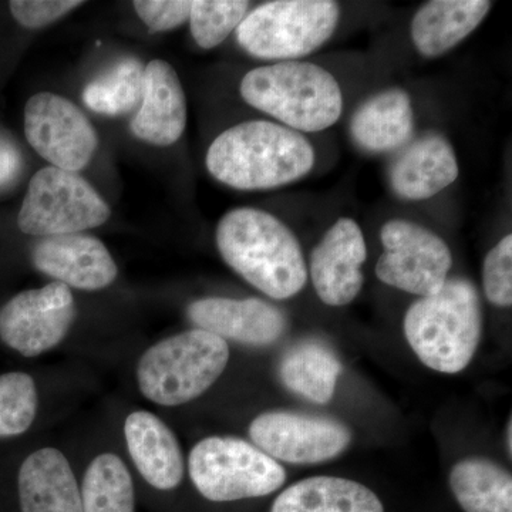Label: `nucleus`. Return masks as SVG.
<instances>
[{
  "mask_svg": "<svg viewBox=\"0 0 512 512\" xmlns=\"http://www.w3.org/2000/svg\"><path fill=\"white\" fill-rule=\"evenodd\" d=\"M315 150L298 131L272 121L228 128L208 148L212 177L237 190H271L311 173Z\"/></svg>",
  "mask_w": 512,
  "mask_h": 512,
  "instance_id": "f257e3e1",
  "label": "nucleus"
},
{
  "mask_svg": "<svg viewBox=\"0 0 512 512\" xmlns=\"http://www.w3.org/2000/svg\"><path fill=\"white\" fill-rule=\"evenodd\" d=\"M217 247L238 275L276 301L292 298L308 281L298 239L269 212L255 208L227 212L218 222Z\"/></svg>",
  "mask_w": 512,
  "mask_h": 512,
  "instance_id": "f03ea898",
  "label": "nucleus"
},
{
  "mask_svg": "<svg viewBox=\"0 0 512 512\" xmlns=\"http://www.w3.org/2000/svg\"><path fill=\"white\" fill-rule=\"evenodd\" d=\"M403 329L421 363L446 375L463 372L483 335V309L476 286L463 278L447 279L439 292L410 306Z\"/></svg>",
  "mask_w": 512,
  "mask_h": 512,
  "instance_id": "7ed1b4c3",
  "label": "nucleus"
},
{
  "mask_svg": "<svg viewBox=\"0 0 512 512\" xmlns=\"http://www.w3.org/2000/svg\"><path fill=\"white\" fill-rule=\"evenodd\" d=\"M241 96L249 106L298 133L326 130L342 116L339 83L313 63L291 60L256 67L242 79Z\"/></svg>",
  "mask_w": 512,
  "mask_h": 512,
  "instance_id": "20e7f679",
  "label": "nucleus"
},
{
  "mask_svg": "<svg viewBox=\"0 0 512 512\" xmlns=\"http://www.w3.org/2000/svg\"><path fill=\"white\" fill-rule=\"evenodd\" d=\"M229 360L224 339L191 329L161 340L141 356L137 382L141 393L161 406L197 399L220 379Z\"/></svg>",
  "mask_w": 512,
  "mask_h": 512,
  "instance_id": "39448f33",
  "label": "nucleus"
},
{
  "mask_svg": "<svg viewBox=\"0 0 512 512\" xmlns=\"http://www.w3.org/2000/svg\"><path fill=\"white\" fill-rule=\"evenodd\" d=\"M339 5L330 0H276L258 6L237 29L239 45L249 55L285 60L315 52L335 33Z\"/></svg>",
  "mask_w": 512,
  "mask_h": 512,
  "instance_id": "423d86ee",
  "label": "nucleus"
},
{
  "mask_svg": "<svg viewBox=\"0 0 512 512\" xmlns=\"http://www.w3.org/2000/svg\"><path fill=\"white\" fill-rule=\"evenodd\" d=\"M188 470L202 497L214 503L265 497L286 481L278 461L237 437L201 440L192 448Z\"/></svg>",
  "mask_w": 512,
  "mask_h": 512,
  "instance_id": "0eeeda50",
  "label": "nucleus"
},
{
  "mask_svg": "<svg viewBox=\"0 0 512 512\" xmlns=\"http://www.w3.org/2000/svg\"><path fill=\"white\" fill-rule=\"evenodd\" d=\"M110 215L107 202L84 178L47 167L30 180L18 225L23 234L57 237L100 227Z\"/></svg>",
  "mask_w": 512,
  "mask_h": 512,
  "instance_id": "6e6552de",
  "label": "nucleus"
},
{
  "mask_svg": "<svg viewBox=\"0 0 512 512\" xmlns=\"http://www.w3.org/2000/svg\"><path fill=\"white\" fill-rule=\"evenodd\" d=\"M380 239L384 251L376 275L383 284L420 298L446 284L453 256L439 235L410 221L393 220L383 225Z\"/></svg>",
  "mask_w": 512,
  "mask_h": 512,
  "instance_id": "1a4fd4ad",
  "label": "nucleus"
},
{
  "mask_svg": "<svg viewBox=\"0 0 512 512\" xmlns=\"http://www.w3.org/2000/svg\"><path fill=\"white\" fill-rule=\"evenodd\" d=\"M25 134L47 163L72 173L92 161L99 144L96 130L83 111L53 93L30 97L25 107Z\"/></svg>",
  "mask_w": 512,
  "mask_h": 512,
  "instance_id": "9d476101",
  "label": "nucleus"
},
{
  "mask_svg": "<svg viewBox=\"0 0 512 512\" xmlns=\"http://www.w3.org/2000/svg\"><path fill=\"white\" fill-rule=\"evenodd\" d=\"M249 436L259 450L276 461L319 464L349 447L352 434L345 424L328 417L275 410L259 414Z\"/></svg>",
  "mask_w": 512,
  "mask_h": 512,
  "instance_id": "9b49d317",
  "label": "nucleus"
},
{
  "mask_svg": "<svg viewBox=\"0 0 512 512\" xmlns=\"http://www.w3.org/2000/svg\"><path fill=\"white\" fill-rule=\"evenodd\" d=\"M76 318L69 286L52 282L20 292L0 309V339L25 357L59 345Z\"/></svg>",
  "mask_w": 512,
  "mask_h": 512,
  "instance_id": "f8f14e48",
  "label": "nucleus"
},
{
  "mask_svg": "<svg viewBox=\"0 0 512 512\" xmlns=\"http://www.w3.org/2000/svg\"><path fill=\"white\" fill-rule=\"evenodd\" d=\"M367 248L362 229L350 218H340L323 235L311 255V276L320 301L345 306L362 291V266Z\"/></svg>",
  "mask_w": 512,
  "mask_h": 512,
  "instance_id": "ddd939ff",
  "label": "nucleus"
},
{
  "mask_svg": "<svg viewBox=\"0 0 512 512\" xmlns=\"http://www.w3.org/2000/svg\"><path fill=\"white\" fill-rule=\"evenodd\" d=\"M188 318L197 329L225 342L234 340L251 346L272 345L288 328L281 309L256 298L200 299L188 306Z\"/></svg>",
  "mask_w": 512,
  "mask_h": 512,
  "instance_id": "4468645a",
  "label": "nucleus"
},
{
  "mask_svg": "<svg viewBox=\"0 0 512 512\" xmlns=\"http://www.w3.org/2000/svg\"><path fill=\"white\" fill-rule=\"evenodd\" d=\"M32 258L43 274L82 291L107 288L119 274L109 249L90 235L47 237L33 249Z\"/></svg>",
  "mask_w": 512,
  "mask_h": 512,
  "instance_id": "2eb2a0df",
  "label": "nucleus"
},
{
  "mask_svg": "<svg viewBox=\"0 0 512 512\" xmlns=\"http://www.w3.org/2000/svg\"><path fill=\"white\" fill-rule=\"evenodd\" d=\"M187 126V100L178 74L164 60H153L144 69V89L131 131L157 147L173 146Z\"/></svg>",
  "mask_w": 512,
  "mask_h": 512,
  "instance_id": "dca6fc26",
  "label": "nucleus"
},
{
  "mask_svg": "<svg viewBox=\"0 0 512 512\" xmlns=\"http://www.w3.org/2000/svg\"><path fill=\"white\" fill-rule=\"evenodd\" d=\"M458 161L453 147L440 134H426L404 148L389 171L393 191L403 200L434 197L457 180Z\"/></svg>",
  "mask_w": 512,
  "mask_h": 512,
  "instance_id": "f3484780",
  "label": "nucleus"
},
{
  "mask_svg": "<svg viewBox=\"0 0 512 512\" xmlns=\"http://www.w3.org/2000/svg\"><path fill=\"white\" fill-rule=\"evenodd\" d=\"M124 434L134 466L157 490H174L184 477V457L177 437L156 414L134 412L126 419Z\"/></svg>",
  "mask_w": 512,
  "mask_h": 512,
  "instance_id": "a211bd4d",
  "label": "nucleus"
},
{
  "mask_svg": "<svg viewBox=\"0 0 512 512\" xmlns=\"http://www.w3.org/2000/svg\"><path fill=\"white\" fill-rule=\"evenodd\" d=\"M18 487L22 512H82L79 484L56 448H42L23 461Z\"/></svg>",
  "mask_w": 512,
  "mask_h": 512,
  "instance_id": "6ab92c4d",
  "label": "nucleus"
},
{
  "mask_svg": "<svg viewBox=\"0 0 512 512\" xmlns=\"http://www.w3.org/2000/svg\"><path fill=\"white\" fill-rule=\"evenodd\" d=\"M414 113L409 94L387 89L367 99L353 114L350 133L369 153H390L413 136Z\"/></svg>",
  "mask_w": 512,
  "mask_h": 512,
  "instance_id": "aec40b11",
  "label": "nucleus"
},
{
  "mask_svg": "<svg viewBox=\"0 0 512 512\" xmlns=\"http://www.w3.org/2000/svg\"><path fill=\"white\" fill-rule=\"evenodd\" d=\"M493 3L484 0H433L421 6L412 22V39L421 56L437 57L474 32Z\"/></svg>",
  "mask_w": 512,
  "mask_h": 512,
  "instance_id": "412c9836",
  "label": "nucleus"
},
{
  "mask_svg": "<svg viewBox=\"0 0 512 512\" xmlns=\"http://www.w3.org/2000/svg\"><path fill=\"white\" fill-rule=\"evenodd\" d=\"M271 512H384V508L366 485L348 478L318 476L286 488Z\"/></svg>",
  "mask_w": 512,
  "mask_h": 512,
  "instance_id": "4be33fe9",
  "label": "nucleus"
},
{
  "mask_svg": "<svg viewBox=\"0 0 512 512\" xmlns=\"http://www.w3.org/2000/svg\"><path fill=\"white\" fill-rule=\"evenodd\" d=\"M342 373L336 353L319 340H303L285 353L279 366L282 383L309 402L326 404Z\"/></svg>",
  "mask_w": 512,
  "mask_h": 512,
  "instance_id": "5701e85b",
  "label": "nucleus"
},
{
  "mask_svg": "<svg viewBox=\"0 0 512 512\" xmlns=\"http://www.w3.org/2000/svg\"><path fill=\"white\" fill-rule=\"evenodd\" d=\"M451 491L466 512H512V477L487 458L471 457L451 468Z\"/></svg>",
  "mask_w": 512,
  "mask_h": 512,
  "instance_id": "b1692460",
  "label": "nucleus"
},
{
  "mask_svg": "<svg viewBox=\"0 0 512 512\" xmlns=\"http://www.w3.org/2000/svg\"><path fill=\"white\" fill-rule=\"evenodd\" d=\"M82 512H134L136 493L130 471L116 454L94 458L83 480Z\"/></svg>",
  "mask_w": 512,
  "mask_h": 512,
  "instance_id": "393cba45",
  "label": "nucleus"
},
{
  "mask_svg": "<svg viewBox=\"0 0 512 512\" xmlns=\"http://www.w3.org/2000/svg\"><path fill=\"white\" fill-rule=\"evenodd\" d=\"M144 69L138 60L126 59L87 84L83 101L90 110L120 116L137 109L144 89Z\"/></svg>",
  "mask_w": 512,
  "mask_h": 512,
  "instance_id": "a878e982",
  "label": "nucleus"
},
{
  "mask_svg": "<svg viewBox=\"0 0 512 512\" xmlns=\"http://www.w3.org/2000/svg\"><path fill=\"white\" fill-rule=\"evenodd\" d=\"M248 2L242 0H197L191 2L192 37L202 49L221 45L247 16Z\"/></svg>",
  "mask_w": 512,
  "mask_h": 512,
  "instance_id": "bb28decb",
  "label": "nucleus"
},
{
  "mask_svg": "<svg viewBox=\"0 0 512 512\" xmlns=\"http://www.w3.org/2000/svg\"><path fill=\"white\" fill-rule=\"evenodd\" d=\"M35 380L26 373L0 376V437L19 436L35 421L37 413Z\"/></svg>",
  "mask_w": 512,
  "mask_h": 512,
  "instance_id": "cd10ccee",
  "label": "nucleus"
},
{
  "mask_svg": "<svg viewBox=\"0 0 512 512\" xmlns=\"http://www.w3.org/2000/svg\"><path fill=\"white\" fill-rule=\"evenodd\" d=\"M483 285L488 301L500 308L512 305V237L507 235L485 258Z\"/></svg>",
  "mask_w": 512,
  "mask_h": 512,
  "instance_id": "c85d7f7f",
  "label": "nucleus"
},
{
  "mask_svg": "<svg viewBox=\"0 0 512 512\" xmlns=\"http://www.w3.org/2000/svg\"><path fill=\"white\" fill-rule=\"evenodd\" d=\"M134 9L150 32H165L183 25L190 18L188 0H137Z\"/></svg>",
  "mask_w": 512,
  "mask_h": 512,
  "instance_id": "c756f323",
  "label": "nucleus"
},
{
  "mask_svg": "<svg viewBox=\"0 0 512 512\" xmlns=\"http://www.w3.org/2000/svg\"><path fill=\"white\" fill-rule=\"evenodd\" d=\"M82 2L74 0H13L9 3L13 18L25 28H43L72 12Z\"/></svg>",
  "mask_w": 512,
  "mask_h": 512,
  "instance_id": "7c9ffc66",
  "label": "nucleus"
},
{
  "mask_svg": "<svg viewBox=\"0 0 512 512\" xmlns=\"http://www.w3.org/2000/svg\"><path fill=\"white\" fill-rule=\"evenodd\" d=\"M23 160L18 146L0 134V187L9 185L19 177Z\"/></svg>",
  "mask_w": 512,
  "mask_h": 512,
  "instance_id": "2f4dec72",
  "label": "nucleus"
},
{
  "mask_svg": "<svg viewBox=\"0 0 512 512\" xmlns=\"http://www.w3.org/2000/svg\"><path fill=\"white\" fill-rule=\"evenodd\" d=\"M507 433H508V440H505L507 441V447H508V454H510L511 456V450H512V426H511V420H510V423H508V427H507Z\"/></svg>",
  "mask_w": 512,
  "mask_h": 512,
  "instance_id": "473e14b6",
  "label": "nucleus"
}]
</instances>
